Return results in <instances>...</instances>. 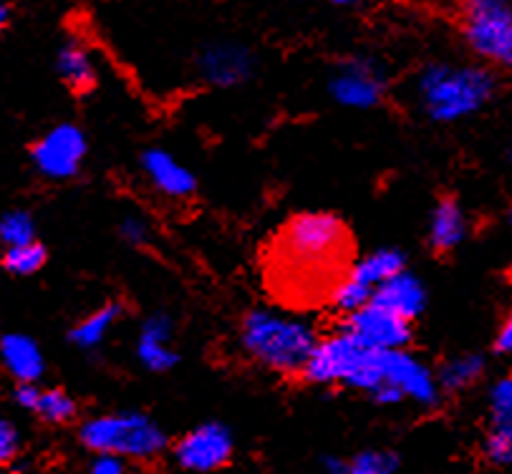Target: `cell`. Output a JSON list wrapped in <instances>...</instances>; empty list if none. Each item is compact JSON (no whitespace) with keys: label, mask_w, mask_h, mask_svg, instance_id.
<instances>
[{"label":"cell","mask_w":512,"mask_h":474,"mask_svg":"<svg viewBox=\"0 0 512 474\" xmlns=\"http://www.w3.org/2000/svg\"><path fill=\"white\" fill-rule=\"evenodd\" d=\"M333 3L341 8H356V6H361V3H366V0H333Z\"/></svg>","instance_id":"e575fe53"},{"label":"cell","mask_w":512,"mask_h":474,"mask_svg":"<svg viewBox=\"0 0 512 474\" xmlns=\"http://www.w3.org/2000/svg\"><path fill=\"white\" fill-rule=\"evenodd\" d=\"M137 359L139 364H142L147 371H152V374H167V371L175 369L180 356H177L175 348L169 346V341H157V338L139 336Z\"/></svg>","instance_id":"cb8c5ba5"},{"label":"cell","mask_w":512,"mask_h":474,"mask_svg":"<svg viewBox=\"0 0 512 474\" xmlns=\"http://www.w3.org/2000/svg\"><path fill=\"white\" fill-rule=\"evenodd\" d=\"M507 225L512 227V207H510V212H507Z\"/></svg>","instance_id":"d590c367"},{"label":"cell","mask_w":512,"mask_h":474,"mask_svg":"<svg viewBox=\"0 0 512 474\" xmlns=\"http://www.w3.org/2000/svg\"><path fill=\"white\" fill-rule=\"evenodd\" d=\"M235 452L233 432L220 422H207L190 429L185 437L177 439L172 449V459L180 469L187 472H217L230 464Z\"/></svg>","instance_id":"9c48e42d"},{"label":"cell","mask_w":512,"mask_h":474,"mask_svg":"<svg viewBox=\"0 0 512 474\" xmlns=\"http://www.w3.org/2000/svg\"><path fill=\"white\" fill-rule=\"evenodd\" d=\"M467 230H470V222H467V212L460 205V200L442 197L434 205L432 217H429V248L434 253H452L465 243Z\"/></svg>","instance_id":"e0dca14e"},{"label":"cell","mask_w":512,"mask_h":474,"mask_svg":"<svg viewBox=\"0 0 512 474\" xmlns=\"http://www.w3.org/2000/svg\"><path fill=\"white\" fill-rule=\"evenodd\" d=\"M460 28L480 61L512 71V0H460Z\"/></svg>","instance_id":"8992f818"},{"label":"cell","mask_w":512,"mask_h":474,"mask_svg":"<svg viewBox=\"0 0 512 474\" xmlns=\"http://www.w3.org/2000/svg\"><path fill=\"white\" fill-rule=\"evenodd\" d=\"M48 253L38 240H31V243L11 245V248L3 250V258H0V265L3 270L11 275H18V278H28V275H36L38 270L46 265Z\"/></svg>","instance_id":"603a6c76"},{"label":"cell","mask_w":512,"mask_h":474,"mask_svg":"<svg viewBox=\"0 0 512 474\" xmlns=\"http://www.w3.org/2000/svg\"><path fill=\"white\" fill-rule=\"evenodd\" d=\"M386 381L402 389V394L407 396L409 401L419 406H437L439 394V381L437 376L432 374L427 364L412 356L407 348H391L389 361H386Z\"/></svg>","instance_id":"7c38bea8"},{"label":"cell","mask_w":512,"mask_h":474,"mask_svg":"<svg viewBox=\"0 0 512 474\" xmlns=\"http://www.w3.org/2000/svg\"><path fill=\"white\" fill-rule=\"evenodd\" d=\"M8 21H11V8H8L6 0H0V31L8 26Z\"/></svg>","instance_id":"836d02e7"},{"label":"cell","mask_w":512,"mask_h":474,"mask_svg":"<svg viewBox=\"0 0 512 474\" xmlns=\"http://www.w3.org/2000/svg\"><path fill=\"white\" fill-rule=\"evenodd\" d=\"M16 404L36 414L41 422L56 424V427L71 424L79 414L74 396L66 394L64 389H43V386H38V381L16 386Z\"/></svg>","instance_id":"2e32d148"},{"label":"cell","mask_w":512,"mask_h":474,"mask_svg":"<svg viewBox=\"0 0 512 474\" xmlns=\"http://www.w3.org/2000/svg\"><path fill=\"white\" fill-rule=\"evenodd\" d=\"M371 303L414 323L427 308V288L417 275L404 268L402 273L391 275L374 290Z\"/></svg>","instance_id":"5bb4252c"},{"label":"cell","mask_w":512,"mask_h":474,"mask_svg":"<svg viewBox=\"0 0 512 474\" xmlns=\"http://www.w3.org/2000/svg\"><path fill=\"white\" fill-rule=\"evenodd\" d=\"M482 457L492 467H512V417L490 419L482 439Z\"/></svg>","instance_id":"7402d4cb"},{"label":"cell","mask_w":512,"mask_h":474,"mask_svg":"<svg viewBox=\"0 0 512 474\" xmlns=\"http://www.w3.org/2000/svg\"><path fill=\"white\" fill-rule=\"evenodd\" d=\"M341 328L359 338V341L381 348V351L407 348L409 341H412V321L396 316V313L386 311L381 306H374V303L354 313H346Z\"/></svg>","instance_id":"8fae6325"},{"label":"cell","mask_w":512,"mask_h":474,"mask_svg":"<svg viewBox=\"0 0 512 474\" xmlns=\"http://www.w3.org/2000/svg\"><path fill=\"white\" fill-rule=\"evenodd\" d=\"M318 341L311 323L273 308H253L240 321L245 356L275 374H303Z\"/></svg>","instance_id":"7a4b0ae2"},{"label":"cell","mask_w":512,"mask_h":474,"mask_svg":"<svg viewBox=\"0 0 512 474\" xmlns=\"http://www.w3.org/2000/svg\"><path fill=\"white\" fill-rule=\"evenodd\" d=\"M197 76L215 89H235L255 74V56L240 43H210L195 61Z\"/></svg>","instance_id":"30bf717a"},{"label":"cell","mask_w":512,"mask_h":474,"mask_svg":"<svg viewBox=\"0 0 512 474\" xmlns=\"http://www.w3.org/2000/svg\"><path fill=\"white\" fill-rule=\"evenodd\" d=\"M512 417V374L500 376L487 391V419Z\"/></svg>","instance_id":"4316f807"},{"label":"cell","mask_w":512,"mask_h":474,"mask_svg":"<svg viewBox=\"0 0 512 474\" xmlns=\"http://www.w3.org/2000/svg\"><path fill=\"white\" fill-rule=\"evenodd\" d=\"M119 235H122L124 243L132 245V248H144V245L152 240V227H149V222L144 220V217L129 215L124 217L122 225H119Z\"/></svg>","instance_id":"83f0119b"},{"label":"cell","mask_w":512,"mask_h":474,"mask_svg":"<svg viewBox=\"0 0 512 474\" xmlns=\"http://www.w3.org/2000/svg\"><path fill=\"white\" fill-rule=\"evenodd\" d=\"M89 472L94 474H124L129 472L127 459L111 452H96L89 462Z\"/></svg>","instance_id":"4dcf8cb0"},{"label":"cell","mask_w":512,"mask_h":474,"mask_svg":"<svg viewBox=\"0 0 512 474\" xmlns=\"http://www.w3.org/2000/svg\"><path fill=\"white\" fill-rule=\"evenodd\" d=\"M321 464H323V469H326L328 474H349V459L323 457Z\"/></svg>","instance_id":"d6a6232c"},{"label":"cell","mask_w":512,"mask_h":474,"mask_svg":"<svg viewBox=\"0 0 512 474\" xmlns=\"http://www.w3.org/2000/svg\"><path fill=\"white\" fill-rule=\"evenodd\" d=\"M487 361L480 353H462V356H454L447 364L439 369L437 381L442 394H462V391L472 389L477 381L485 376Z\"/></svg>","instance_id":"ffe728a7"},{"label":"cell","mask_w":512,"mask_h":474,"mask_svg":"<svg viewBox=\"0 0 512 474\" xmlns=\"http://www.w3.org/2000/svg\"><path fill=\"white\" fill-rule=\"evenodd\" d=\"M399 457L389 449H364L349 457V474H394Z\"/></svg>","instance_id":"484cf974"},{"label":"cell","mask_w":512,"mask_h":474,"mask_svg":"<svg viewBox=\"0 0 512 474\" xmlns=\"http://www.w3.org/2000/svg\"><path fill=\"white\" fill-rule=\"evenodd\" d=\"M495 351L500 353V356L512 359V313H507V318L500 323V328H497Z\"/></svg>","instance_id":"1f68e13d"},{"label":"cell","mask_w":512,"mask_h":474,"mask_svg":"<svg viewBox=\"0 0 512 474\" xmlns=\"http://www.w3.org/2000/svg\"><path fill=\"white\" fill-rule=\"evenodd\" d=\"M497 91L495 74L487 66L432 61L414 81L419 109L434 124H454L480 114Z\"/></svg>","instance_id":"6da1fadb"},{"label":"cell","mask_w":512,"mask_h":474,"mask_svg":"<svg viewBox=\"0 0 512 474\" xmlns=\"http://www.w3.org/2000/svg\"><path fill=\"white\" fill-rule=\"evenodd\" d=\"M349 235L344 222L331 212H301L280 230L275 258L283 273L298 280H316L333 273L344 258Z\"/></svg>","instance_id":"3957f363"},{"label":"cell","mask_w":512,"mask_h":474,"mask_svg":"<svg viewBox=\"0 0 512 474\" xmlns=\"http://www.w3.org/2000/svg\"><path fill=\"white\" fill-rule=\"evenodd\" d=\"M56 71L61 81L76 94H86L96 86V66L91 51L79 41H69L59 48L56 56Z\"/></svg>","instance_id":"ac0fdd59"},{"label":"cell","mask_w":512,"mask_h":474,"mask_svg":"<svg viewBox=\"0 0 512 474\" xmlns=\"http://www.w3.org/2000/svg\"><path fill=\"white\" fill-rule=\"evenodd\" d=\"M386 361L389 351L369 346L341 328L333 336L318 341L301 376L311 384L344 386L371 396L381 384H386Z\"/></svg>","instance_id":"277c9868"},{"label":"cell","mask_w":512,"mask_h":474,"mask_svg":"<svg viewBox=\"0 0 512 474\" xmlns=\"http://www.w3.org/2000/svg\"><path fill=\"white\" fill-rule=\"evenodd\" d=\"M79 442L89 452H111L132 462H154L169 447V437L142 411H109L81 424Z\"/></svg>","instance_id":"5b68a950"},{"label":"cell","mask_w":512,"mask_h":474,"mask_svg":"<svg viewBox=\"0 0 512 474\" xmlns=\"http://www.w3.org/2000/svg\"><path fill=\"white\" fill-rule=\"evenodd\" d=\"M407 268V258H404L402 250L396 248H381L374 253L364 255L359 263L351 265V270L346 275H351L354 280L364 283L366 288L376 290L384 280H389L391 275L402 273Z\"/></svg>","instance_id":"d6986e66"},{"label":"cell","mask_w":512,"mask_h":474,"mask_svg":"<svg viewBox=\"0 0 512 474\" xmlns=\"http://www.w3.org/2000/svg\"><path fill=\"white\" fill-rule=\"evenodd\" d=\"M122 313V303H106V306H101L99 311L81 318V321L71 328V343H74L76 348H81V351H94V348H99L101 343L106 341V333H109L111 326L122 318Z\"/></svg>","instance_id":"44dd1931"},{"label":"cell","mask_w":512,"mask_h":474,"mask_svg":"<svg viewBox=\"0 0 512 474\" xmlns=\"http://www.w3.org/2000/svg\"><path fill=\"white\" fill-rule=\"evenodd\" d=\"M142 172L149 180V185L164 197L172 200H187L195 195L197 190V177L167 149L152 147L142 154Z\"/></svg>","instance_id":"4fadbf2b"},{"label":"cell","mask_w":512,"mask_h":474,"mask_svg":"<svg viewBox=\"0 0 512 474\" xmlns=\"http://www.w3.org/2000/svg\"><path fill=\"white\" fill-rule=\"evenodd\" d=\"M18 452H21V434H18L16 424L0 419V467L16 462Z\"/></svg>","instance_id":"f1b7e54d"},{"label":"cell","mask_w":512,"mask_h":474,"mask_svg":"<svg viewBox=\"0 0 512 474\" xmlns=\"http://www.w3.org/2000/svg\"><path fill=\"white\" fill-rule=\"evenodd\" d=\"M36 240V220L26 210H11L0 217V243L11 248V245L31 243Z\"/></svg>","instance_id":"d4e9b609"},{"label":"cell","mask_w":512,"mask_h":474,"mask_svg":"<svg viewBox=\"0 0 512 474\" xmlns=\"http://www.w3.org/2000/svg\"><path fill=\"white\" fill-rule=\"evenodd\" d=\"M89 144L86 134L76 124H56L48 129L31 149V162L38 172L53 182H64L76 177L84 164Z\"/></svg>","instance_id":"ba28073f"},{"label":"cell","mask_w":512,"mask_h":474,"mask_svg":"<svg viewBox=\"0 0 512 474\" xmlns=\"http://www.w3.org/2000/svg\"><path fill=\"white\" fill-rule=\"evenodd\" d=\"M139 336L157 338V341H172V336H175V321L167 313H152V316L144 318L142 328H139Z\"/></svg>","instance_id":"f546056e"},{"label":"cell","mask_w":512,"mask_h":474,"mask_svg":"<svg viewBox=\"0 0 512 474\" xmlns=\"http://www.w3.org/2000/svg\"><path fill=\"white\" fill-rule=\"evenodd\" d=\"M0 366L6 369L16 384H31L46 374V359L36 338L26 333H6L0 336Z\"/></svg>","instance_id":"9a60e30c"},{"label":"cell","mask_w":512,"mask_h":474,"mask_svg":"<svg viewBox=\"0 0 512 474\" xmlns=\"http://www.w3.org/2000/svg\"><path fill=\"white\" fill-rule=\"evenodd\" d=\"M389 81L384 69L371 58H346L328 79V94L346 109H374L384 101Z\"/></svg>","instance_id":"52a82bcc"}]
</instances>
